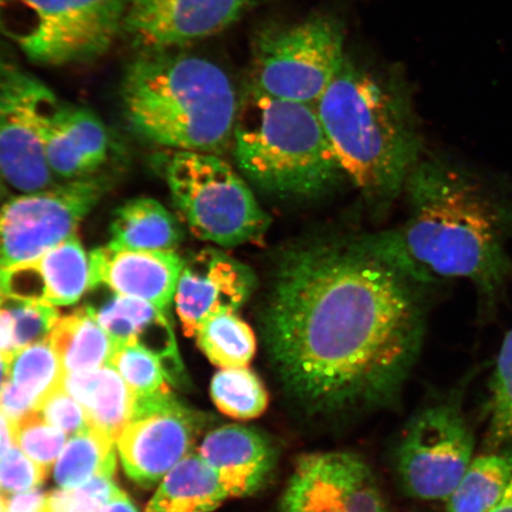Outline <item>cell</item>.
<instances>
[{
	"instance_id": "25",
	"label": "cell",
	"mask_w": 512,
	"mask_h": 512,
	"mask_svg": "<svg viewBox=\"0 0 512 512\" xmlns=\"http://www.w3.org/2000/svg\"><path fill=\"white\" fill-rule=\"evenodd\" d=\"M115 441L89 426L72 435L55 464V480L61 489H75L94 478H112L117 469Z\"/></svg>"
},
{
	"instance_id": "24",
	"label": "cell",
	"mask_w": 512,
	"mask_h": 512,
	"mask_svg": "<svg viewBox=\"0 0 512 512\" xmlns=\"http://www.w3.org/2000/svg\"><path fill=\"white\" fill-rule=\"evenodd\" d=\"M48 342L60 357L66 373H80L108 366L115 344L88 307L59 319Z\"/></svg>"
},
{
	"instance_id": "33",
	"label": "cell",
	"mask_w": 512,
	"mask_h": 512,
	"mask_svg": "<svg viewBox=\"0 0 512 512\" xmlns=\"http://www.w3.org/2000/svg\"><path fill=\"white\" fill-rule=\"evenodd\" d=\"M3 304L14 318L17 351L48 341L60 319L56 306L48 303L3 297Z\"/></svg>"
},
{
	"instance_id": "10",
	"label": "cell",
	"mask_w": 512,
	"mask_h": 512,
	"mask_svg": "<svg viewBox=\"0 0 512 512\" xmlns=\"http://www.w3.org/2000/svg\"><path fill=\"white\" fill-rule=\"evenodd\" d=\"M475 440L456 403L415 416L400 441L396 467L402 488L421 501H447L473 462Z\"/></svg>"
},
{
	"instance_id": "21",
	"label": "cell",
	"mask_w": 512,
	"mask_h": 512,
	"mask_svg": "<svg viewBox=\"0 0 512 512\" xmlns=\"http://www.w3.org/2000/svg\"><path fill=\"white\" fill-rule=\"evenodd\" d=\"M63 388L86 409L89 425L117 443L131 424L136 403V395L123 376L111 366L66 373Z\"/></svg>"
},
{
	"instance_id": "42",
	"label": "cell",
	"mask_w": 512,
	"mask_h": 512,
	"mask_svg": "<svg viewBox=\"0 0 512 512\" xmlns=\"http://www.w3.org/2000/svg\"><path fill=\"white\" fill-rule=\"evenodd\" d=\"M10 361L8 358L0 355V392L4 387L6 379H8Z\"/></svg>"
},
{
	"instance_id": "4",
	"label": "cell",
	"mask_w": 512,
	"mask_h": 512,
	"mask_svg": "<svg viewBox=\"0 0 512 512\" xmlns=\"http://www.w3.org/2000/svg\"><path fill=\"white\" fill-rule=\"evenodd\" d=\"M119 99L128 127L175 151H230L240 95L219 64L185 50L138 53L127 64Z\"/></svg>"
},
{
	"instance_id": "26",
	"label": "cell",
	"mask_w": 512,
	"mask_h": 512,
	"mask_svg": "<svg viewBox=\"0 0 512 512\" xmlns=\"http://www.w3.org/2000/svg\"><path fill=\"white\" fill-rule=\"evenodd\" d=\"M512 478V451L473 459L446 501V512H494Z\"/></svg>"
},
{
	"instance_id": "35",
	"label": "cell",
	"mask_w": 512,
	"mask_h": 512,
	"mask_svg": "<svg viewBox=\"0 0 512 512\" xmlns=\"http://www.w3.org/2000/svg\"><path fill=\"white\" fill-rule=\"evenodd\" d=\"M48 473L16 445L12 446L0 456V496L38 489Z\"/></svg>"
},
{
	"instance_id": "16",
	"label": "cell",
	"mask_w": 512,
	"mask_h": 512,
	"mask_svg": "<svg viewBox=\"0 0 512 512\" xmlns=\"http://www.w3.org/2000/svg\"><path fill=\"white\" fill-rule=\"evenodd\" d=\"M255 288L251 267L217 249H203L185 262L178 281L175 303L184 334L195 337L204 320L216 312H238Z\"/></svg>"
},
{
	"instance_id": "23",
	"label": "cell",
	"mask_w": 512,
	"mask_h": 512,
	"mask_svg": "<svg viewBox=\"0 0 512 512\" xmlns=\"http://www.w3.org/2000/svg\"><path fill=\"white\" fill-rule=\"evenodd\" d=\"M110 247L127 251H169L183 240L181 223L152 198H136L114 213Z\"/></svg>"
},
{
	"instance_id": "8",
	"label": "cell",
	"mask_w": 512,
	"mask_h": 512,
	"mask_svg": "<svg viewBox=\"0 0 512 512\" xmlns=\"http://www.w3.org/2000/svg\"><path fill=\"white\" fill-rule=\"evenodd\" d=\"M347 56L345 29L335 17L272 25L254 38L248 86L272 98L316 106Z\"/></svg>"
},
{
	"instance_id": "41",
	"label": "cell",
	"mask_w": 512,
	"mask_h": 512,
	"mask_svg": "<svg viewBox=\"0 0 512 512\" xmlns=\"http://www.w3.org/2000/svg\"><path fill=\"white\" fill-rule=\"evenodd\" d=\"M494 512H512V478L507 491H505L501 502H499Z\"/></svg>"
},
{
	"instance_id": "22",
	"label": "cell",
	"mask_w": 512,
	"mask_h": 512,
	"mask_svg": "<svg viewBox=\"0 0 512 512\" xmlns=\"http://www.w3.org/2000/svg\"><path fill=\"white\" fill-rule=\"evenodd\" d=\"M227 499L216 472L191 452L163 478L145 512H213Z\"/></svg>"
},
{
	"instance_id": "12",
	"label": "cell",
	"mask_w": 512,
	"mask_h": 512,
	"mask_svg": "<svg viewBox=\"0 0 512 512\" xmlns=\"http://www.w3.org/2000/svg\"><path fill=\"white\" fill-rule=\"evenodd\" d=\"M266 0H127L121 37L138 53L184 50Z\"/></svg>"
},
{
	"instance_id": "36",
	"label": "cell",
	"mask_w": 512,
	"mask_h": 512,
	"mask_svg": "<svg viewBox=\"0 0 512 512\" xmlns=\"http://www.w3.org/2000/svg\"><path fill=\"white\" fill-rule=\"evenodd\" d=\"M38 412L50 425L59 428L70 437L91 426L86 409L63 387L49 395Z\"/></svg>"
},
{
	"instance_id": "15",
	"label": "cell",
	"mask_w": 512,
	"mask_h": 512,
	"mask_svg": "<svg viewBox=\"0 0 512 512\" xmlns=\"http://www.w3.org/2000/svg\"><path fill=\"white\" fill-rule=\"evenodd\" d=\"M41 130L51 171L70 181L91 177L117 151L113 133L98 114L55 93L43 108Z\"/></svg>"
},
{
	"instance_id": "20",
	"label": "cell",
	"mask_w": 512,
	"mask_h": 512,
	"mask_svg": "<svg viewBox=\"0 0 512 512\" xmlns=\"http://www.w3.org/2000/svg\"><path fill=\"white\" fill-rule=\"evenodd\" d=\"M115 347L138 345L163 360L175 374L181 370L174 331L164 312L145 300L114 293L100 306H87Z\"/></svg>"
},
{
	"instance_id": "3",
	"label": "cell",
	"mask_w": 512,
	"mask_h": 512,
	"mask_svg": "<svg viewBox=\"0 0 512 512\" xmlns=\"http://www.w3.org/2000/svg\"><path fill=\"white\" fill-rule=\"evenodd\" d=\"M316 108L345 177L371 201L395 200L425 153L405 83L348 55Z\"/></svg>"
},
{
	"instance_id": "43",
	"label": "cell",
	"mask_w": 512,
	"mask_h": 512,
	"mask_svg": "<svg viewBox=\"0 0 512 512\" xmlns=\"http://www.w3.org/2000/svg\"><path fill=\"white\" fill-rule=\"evenodd\" d=\"M0 512H5V499L3 496H0Z\"/></svg>"
},
{
	"instance_id": "14",
	"label": "cell",
	"mask_w": 512,
	"mask_h": 512,
	"mask_svg": "<svg viewBox=\"0 0 512 512\" xmlns=\"http://www.w3.org/2000/svg\"><path fill=\"white\" fill-rule=\"evenodd\" d=\"M279 512H386L370 467L350 452L299 458Z\"/></svg>"
},
{
	"instance_id": "40",
	"label": "cell",
	"mask_w": 512,
	"mask_h": 512,
	"mask_svg": "<svg viewBox=\"0 0 512 512\" xmlns=\"http://www.w3.org/2000/svg\"><path fill=\"white\" fill-rule=\"evenodd\" d=\"M98 512H138V510L136 505L123 492V494L112 499L110 503H107Z\"/></svg>"
},
{
	"instance_id": "27",
	"label": "cell",
	"mask_w": 512,
	"mask_h": 512,
	"mask_svg": "<svg viewBox=\"0 0 512 512\" xmlns=\"http://www.w3.org/2000/svg\"><path fill=\"white\" fill-rule=\"evenodd\" d=\"M195 337L203 354L220 369L249 367L255 355L254 332L238 312L214 313L204 320Z\"/></svg>"
},
{
	"instance_id": "2",
	"label": "cell",
	"mask_w": 512,
	"mask_h": 512,
	"mask_svg": "<svg viewBox=\"0 0 512 512\" xmlns=\"http://www.w3.org/2000/svg\"><path fill=\"white\" fill-rule=\"evenodd\" d=\"M408 213L398 228L368 236L422 283L465 280L484 315L512 283V184L466 160L425 152L405 189Z\"/></svg>"
},
{
	"instance_id": "44",
	"label": "cell",
	"mask_w": 512,
	"mask_h": 512,
	"mask_svg": "<svg viewBox=\"0 0 512 512\" xmlns=\"http://www.w3.org/2000/svg\"><path fill=\"white\" fill-rule=\"evenodd\" d=\"M2 299H3V296H2V294H0V302H2Z\"/></svg>"
},
{
	"instance_id": "39",
	"label": "cell",
	"mask_w": 512,
	"mask_h": 512,
	"mask_svg": "<svg viewBox=\"0 0 512 512\" xmlns=\"http://www.w3.org/2000/svg\"><path fill=\"white\" fill-rule=\"evenodd\" d=\"M12 446H15L12 422L0 413V456Z\"/></svg>"
},
{
	"instance_id": "13",
	"label": "cell",
	"mask_w": 512,
	"mask_h": 512,
	"mask_svg": "<svg viewBox=\"0 0 512 512\" xmlns=\"http://www.w3.org/2000/svg\"><path fill=\"white\" fill-rule=\"evenodd\" d=\"M200 427V416L174 393L136 399L131 424L117 441L127 476L152 488L194 452Z\"/></svg>"
},
{
	"instance_id": "9",
	"label": "cell",
	"mask_w": 512,
	"mask_h": 512,
	"mask_svg": "<svg viewBox=\"0 0 512 512\" xmlns=\"http://www.w3.org/2000/svg\"><path fill=\"white\" fill-rule=\"evenodd\" d=\"M53 93L0 38V175L30 194L48 190L54 181L41 130L43 108Z\"/></svg>"
},
{
	"instance_id": "31",
	"label": "cell",
	"mask_w": 512,
	"mask_h": 512,
	"mask_svg": "<svg viewBox=\"0 0 512 512\" xmlns=\"http://www.w3.org/2000/svg\"><path fill=\"white\" fill-rule=\"evenodd\" d=\"M490 393L488 440L496 450L512 444V328L498 351Z\"/></svg>"
},
{
	"instance_id": "11",
	"label": "cell",
	"mask_w": 512,
	"mask_h": 512,
	"mask_svg": "<svg viewBox=\"0 0 512 512\" xmlns=\"http://www.w3.org/2000/svg\"><path fill=\"white\" fill-rule=\"evenodd\" d=\"M104 192L85 178L15 198L0 208V268L32 261L76 235Z\"/></svg>"
},
{
	"instance_id": "37",
	"label": "cell",
	"mask_w": 512,
	"mask_h": 512,
	"mask_svg": "<svg viewBox=\"0 0 512 512\" xmlns=\"http://www.w3.org/2000/svg\"><path fill=\"white\" fill-rule=\"evenodd\" d=\"M47 498L48 494L38 489L4 497L5 512H46Z\"/></svg>"
},
{
	"instance_id": "29",
	"label": "cell",
	"mask_w": 512,
	"mask_h": 512,
	"mask_svg": "<svg viewBox=\"0 0 512 512\" xmlns=\"http://www.w3.org/2000/svg\"><path fill=\"white\" fill-rule=\"evenodd\" d=\"M210 395L220 412L243 421L259 418L270 400L264 382L248 367L221 369L211 380Z\"/></svg>"
},
{
	"instance_id": "32",
	"label": "cell",
	"mask_w": 512,
	"mask_h": 512,
	"mask_svg": "<svg viewBox=\"0 0 512 512\" xmlns=\"http://www.w3.org/2000/svg\"><path fill=\"white\" fill-rule=\"evenodd\" d=\"M14 443L27 456L50 472L60 457L68 435L59 428L50 425L42 414L34 411L24 418L12 422Z\"/></svg>"
},
{
	"instance_id": "19",
	"label": "cell",
	"mask_w": 512,
	"mask_h": 512,
	"mask_svg": "<svg viewBox=\"0 0 512 512\" xmlns=\"http://www.w3.org/2000/svg\"><path fill=\"white\" fill-rule=\"evenodd\" d=\"M197 452L219 476L230 498L251 496L261 490L275 466L271 441L242 425L216 428L203 439Z\"/></svg>"
},
{
	"instance_id": "34",
	"label": "cell",
	"mask_w": 512,
	"mask_h": 512,
	"mask_svg": "<svg viewBox=\"0 0 512 512\" xmlns=\"http://www.w3.org/2000/svg\"><path fill=\"white\" fill-rule=\"evenodd\" d=\"M123 494L112 478H94L75 489H60L48 494L46 512H98Z\"/></svg>"
},
{
	"instance_id": "6",
	"label": "cell",
	"mask_w": 512,
	"mask_h": 512,
	"mask_svg": "<svg viewBox=\"0 0 512 512\" xmlns=\"http://www.w3.org/2000/svg\"><path fill=\"white\" fill-rule=\"evenodd\" d=\"M127 0H0V38L28 61L79 66L121 37Z\"/></svg>"
},
{
	"instance_id": "38",
	"label": "cell",
	"mask_w": 512,
	"mask_h": 512,
	"mask_svg": "<svg viewBox=\"0 0 512 512\" xmlns=\"http://www.w3.org/2000/svg\"><path fill=\"white\" fill-rule=\"evenodd\" d=\"M17 352L14 318H12L8 307L3 304L2 299L0 302V355L8 358L11 362Z\"/></svg>"
},
{
	"instance_id": "17",
	"label": "cell",
	"mask_w": 512,
	"mask_h": 512,
	"mask_svg": "<svg viewBox=\"0 0 512 512\" xmlns=\"http://www.w3.org/2000/svg\"><path fill=\"white\" fill-rule=\"evenodd\" d=\"M185 261L175 251H127L110 246L89 255V287L106 286L121 296L149 302L166 316Z\"/></svg>"
},
{
	"instance_id": "28",
	"label": "cell",
	"mask_w": 512,
	"mask_h": 512,
	"mask_svg": "<svg viewBox=\"0 0 512 512\" xmlns=\"http://www.w3.org/2000/svg\"><path fill=\"white\" fill-rule=\"evenodd\" d=\"M64 371L60 357L48 341L19 350L9 366L8 381L40 409L49 395L63 387Z\"/></svg>"
},
{
	"instance_id": "18",
	"label": "cell",
	"mask_w": 512,
	"mask_h": 512,
	"mask_svg": "<svg viewBox=\"0 0 512 512\" xmlns=\"http://www.w3.org/2000/svg\"><path fill=\"white\" fill-rule=\"evenodd\" d=\"M88 287L89 258L76 235L38 259L0 268L3 297L67 306L78 303Z\"/></svg>"
},
{
	"instance_id": "7",
	"label": "cell",
	"mask_w": 512,
	"mask_h": 512,
	"mask_svg": "<svg viewBox=\"0 0 512 512\" xmlns=\"http://www.w3.org/2000/svg\"><path fill=\"white\" fill-rule=\"evenodd\" d=\"M165 176L178 216L197 239L238 247L260 240L270 227L245 177L220 156L176 151Z\"/></svg>"
},
{
	"instance_id": "5",
	"label": "cell",
	"mask_w": 512,
	"mask_h": 512,
	"mask_svg": "<svg viewBox=\"0 0 512 512\" xmlns=\"http://www.w3.org/2000/svg\"><path fill=\"white\" fill-rule=\"evenodd\" d=\"M230 151L241 175L274 197L322 196L347 178L316 106L272 98L248 85Z\"/></svg>"
},
{
	"instance_id": "1",
	"label": "cell",
	"mask_w": 512,
	"mask_h": 512,
	"mask_svg": "<svg viewBox=\"0 0 512 512\" xmlns=\"http://www.w3.org/2000/svg\"><path fill=\"white\" fill-rule=\"evenodd\" d=\"M428 286L368 238L287 251L261 320L286 393L312 413L392 399L425 341Z\"/></svg>"
},
{
	"instance_id": "30",
	"label": "cell",
	"mask_w": 512,
	"mask_h": 512,
	"mask_svg": "<svg viewBox=\"0 0 512 512\" xmlns=\"http://www.w3.org/2000/svg\"><path fill=\"white\" fill-rule=\"evenodd\" d=\"M132 389L136 399L172 393L176 375L163 360L138 345L115 347L110 364Z\"/></svg>"
}]
</instances>
